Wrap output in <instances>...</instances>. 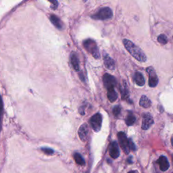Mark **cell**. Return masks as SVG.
Returning a JSON list of instances; mask_svg holds the SVG:
<instances>
[{"instance_id": "9c48e42d", "label": "cell", "mask_w": 173, "mask_h": 173, "mask_svg": "<svg viewBox=\"0 0 173 173\" xmlns=\"http://www.w3.org/2000/svg\"><path fill=\"white\" fill-rule=\"evenodd\" d=\"M109 153L110 155L113 159H116L120 155V149L119 147V144L116 141H113L110 145L109 147Z\"/></svg>"}, {"instance_id": "3957f363", "label": "cell", "mask_w": 173, "mask_h": 173, "mask_svg": "<svg viewBox=\"0 0 173 173\" xmlns=\"http://www.w3.org/2000/svg\"><path fill=\"white\" fill-rule=\"evenodd\" d=\"M113 16L112 10L108 7H105L103 8H101L96 14L93 15L91 18L95 20H101V21H104V20H108L111 18Z\"/></svg>"}, {"instance_id": "484cf974", "label": "cell", "mask_w": 173, "mask_h": 173, "mask_svg": "<svg viewBox=\"0 0 173 173\" xmlns=\"http://www.w3.org/2000/svg\"><path fill=\"white\" fill-rule=\"evenodd\" d=\"M128 173H139V172H138V171H131Z\"/></svg>"}, {"instance_id": "83f0119b", "label": "cell", "mask_w": 173, "mask_h": 173, "mask_svg": "<svg viewBox=\"0 0 173 173\" xmlns=\"http://www.w3.org/2000/svg\"><path fill=\"white\" fill-rule=\"evenodd\" d=\"M172 160H173V157H172Z\"/></svg>"}, {"instance_id": "44dd1931", "label": "cell", "mask_w": 173, "mask_h": 173, "mask_svg": "<svg viewBox=\"0 0 173 173\" xmlns=\"http://www.w3.org/2000/svg\"><path fill=\"white\" fill-rule=\"evenodd\" d=\"M158 41L160 43H161V44L165 45V44H166V43H167L168 39H167V37L165 36L164 35L162 34V35H160L158 37Z\"/></svg>"}, {"instance_id": "4fadbf2b", "label": "cell", "mask_w": 173, "mask_h": 173, "mask_svg": "<svg viewBox=\"0 0 173 173\" xmlns=\"http://www.w3.org/2000/svg\"><path fill=\"white\" fill-rule=\"evenodd\" d=\"M120 90L121 96L122 98H123V100H127L129 97V91L128 85L125 81H123V83H122V85H120Z\"/></svg>"}, {"instance_id": "ffe728a7", "label": "cell", "mask_w": 173, "mask_h": 173, "mask_svg": "<svg viewBox=\"0 0 173 173\" xmlns=\"http://www.w3.org/2000/svg\"><path fill=\"white\" fill-rule=\"evenodd\" d=\"M136 118L133 113H129L126 118V123L128 126H131L135 123Z\"/></svg>"}, {"instance_id": "5b68a950", "label": "cell", "mask_w": 173, "mask_h": 173, "mask_svg": "<svg viewBox=\"0 0 173 173\" xmlns=\"http://www.w3.org/2000/svg\"><path fill=\"white\" fill-rule=\"evenodd\" d=\"M146 72L149 75V85L151 87H155L158 84V78L154 68L152 66H149L146 68Z\"/></svg>"}, {"instance_id": "d4e9b609", "label": "cell", "mask_w": 173, "mask_h": 173, "mask_svg": "<svg viewBox=\"0 0 173 173\" xmlns=\"http://www.w3.org/2000/svg\"><path fill=\"white\" fill-rule=\"evenodd\" d=\"M51 3H52V8L56 9V7H58V2H56V1L51 2Z\"/></svg>"}, {"instance_id": "277c9868", "label": "cell", "mask_w": 173, "mask_h": 173, "mask_svg": "<svg viewBox=\"0 0 173 173\" xmlns=\"http://www.w3.org/2000/svg\"><path fill=\"white\" fill-rule=\"evenodd\" d=\"M90 124L94 131L99 132L101 128L102 116L100 113H97L90 119Z\"/></svg>"}, {"instance_id": "603a6c76", "label": "cell", "mask_w": 173, "mask_h": 173, "mask_svg": "<svg viewBox=\"0 0 173 173\" xmlns=\"http://www.w3.org/2000/svg\"><path fill=\"white\" fill-rule=\"evenodd\" d=\"M129 149L130 150H133V151H135L136 150V145H135L134 142H133V140L131 139H129Z\"/></svg>"}, {"instance_id": "ac0fdd59", "label": "cell", "mask_w": 173, "mask_h": 173, "mask_svg": "<svg viewBox=\"0 0 173 173\" xmlns=\"http://www.w3.org/2000/svg\"><path fill=\"white\" fill-rule=\"evenodd\" d=\"M108 98L110 101L111 102H115L118 97V94L116 93V91H115V88H112V89H108Z\"/></svg>"}, {"instance_id": "2e32d148", "label": "cell", "mask_w": 173, "mask_h": 173, "mask_svg": "<svg viewBox=\"0 0 173 173\" xmlns=\"http://www.w3.org/2000/svg\"><path fill=\"white\" fill-rule=\"evenodd\" d=\"M70 61H71V64L73 68L75 70V71L78 72L79 71V62H78V59L77 56L75 53H72L70 56Z\"/></svg>"}, {"instance_id": "cb8c5ba5", "label": "cell", "mask_w": 173, "mask_h": 173, "mask_svg": "<svg viewBox=\"0 0 173 173\" xmlns=\"http://www.w3.org/2000/svg\"><path fill=\"white\" fill-rule=\"evenodd\" d=\"M41 150L44 153H45L46 154H49V155L54 154V152L53 149L48 148V147H43V148H41Z\"/></svg>"}, {"instance_id": "6da1fadb", "label": "cell", "mask_w": 173, "mask_h": 173, "mask_svg": "<svg viewBox=\"0 0 173 173\" xmlns=\"http://www.w3.org/2000/svg\"><path fill=\"white\" fill-rule=\"evenodd\" d=\"M124 45L126 49L131 54V56L135 58L137 60L141 62H144L147 60V56H145V53L141 50L138 46H137L135 43L132 41L128 40V39H124L123 40Z\"/></svg>"}, {"instance_id": "52a82bcc", "label": "cell", "mask_w": 173, "mask_h": 173, "mask_svg": "<svg viewBox=\"0 0 173 173\" xmlns=\"http://www.w3.org/2000/svg\"><path fill=\"white\" fill-rule=\"evenodd\" d=\"M103 82H104V85L105 86V87L107 89V90L109 89L115 88L117 84V82H116L115 77L110 75V74H108V73L105 74L104 75Z\"/></svg>"}, {"instance_id": "30bf717a", "label": "cell", "mask_w": 173, "mask_h": 173, "mask_svg": "<svg viewBox=\"0 0 173 173\" xmlns=\"http://www.w3.org/2000/svg\"><path fill=\"white\" fill-rule=\"evenodd\" d=\"M78 136L82 141H86L88 138L89 127L86 123L82 124L78 129Z\"/></svg>"}, {"instance_id": "8992f818", "label": "cell", "mask_w": 173, "mask_h": 173, "mask_svg": "<svg viewBox=\"0 0 173 173\" xmlns=\"http://www.w3.org/2000/svg\"><path fill=\"white\" fill-rule=\"evenodd\" d=\"M118 138H119V143L123 150L126 154H129L130 149L129 146V139L126 136L125 133L123 132H119L118 133Z\"/></svg>"}, {"instance_id": "7a4b0ae2", "label": "cell", "mask_w": 173, "mask_h": 173, "mask_svg": "<svg viewBox=\"0 0 173 173\" xmlns=\"http://www.w3.org/2000/svg\"><path fill=\"white\" fill-rule=\"evenodd\" d=\"M83 46L88 52L91 54L93 58L99 59L100 58V54L99 49L97 48L96 43L91 39H86L83 42Z\"/></svg>"}, {"instance_id": "4316f807", "label": "cell", "mask_w": 173, "mask_h": 173, "mask_svg": "<svg viewBox=\"0 0 173 173\" xmlns=\"http://www.w3.org/2000/svg\"><path fill=\"white\" fill-rule=\"evenodd\" d=\"M171 143H172V146H173V136L172 137V138H171Z\"/></svg>"}, {"instance_id": "7402d4cb", "label": "cell", "mask_w": 173, "mask_h": 173, "mask_svg": "<svg viewBox=\"0 0 173 173\" xmlns=\"http://www.w3.org/2000/svg\"><path fill=\"white\" fill-rule=\"evenodd\" d=\"M113 114H114V115H115V116H119L120 115V113L121 112V108H120V105H116L113 108Z\"/></svg>"}, {"instance_id": "9a60e30c", "label": "cell", "mask_w": 173, "mask_h": 173, "mask_svg": "<svg viewBox=\"0 0 173 173\" xmlns=\"http://www.w3.org/2000/svg\"><path fill=\"white\" fill-rule=\"evenodd\" d=\"M134 81L135 83L140 86H142L145 85V78L143 74L139 72H136L134 75Z\"/></svg>"}, {"instance_id": "d6986e66", "label": "cell", "mask_w": 173, "mask_h": 173, "mask_svg": "<svg viewBox=\"0 0 173 173\" xmlns=\"http://www.w3.org/2000/svg\"><path fill=\"white\" fill-rule=\"evenodd\" d=\"M74 160H75L76 163L78 165H81V166H84V165L85 164L84 158H82V156L80 154H78V153H75V154H74Z\"/></svg>"}, {"instance_id": "e0dca14e", "label": "cell", "mask_w": 173, "mask_h": 173, "mask_svg": "<svg viewBox=\"0 0 173 173\" xmlns=\"http://www.w3.org/2000/svg\"><path fill=\"white\" fill-rule=\"evenodd\" d=\"M139 105L144 108H149L151 107L152 101L146 96H142L140 99Z\"/></svg>"}, {"instance_id": "ba28073f", "label": "cell", "mask_w": 173, "mask_h": 173, "mask_svg": "<svg viewBox=\"0 0 173 173\" xmlns=\"http://www.w3.org/2000/svg\"><path fill=\"white\" fill-rule=\"evenodd\" d=\"M153 124H154V120L152 116L149 113H144L143 115L142 126H141L142 129L146 131L152 127Z\"/></svg>"}, {"instance_id": "7c38bea8", "label": "cell", "mask_w": 173, "mask_h": 173, "mask_svg": "<svg viewBox=\"0 0 173 173\" xmlns=\"http://www.w3.org/2000/svg\"><path fill=\"white\" fill-rule=\"evenodd\" d=\"M104 62L106 68L109 70H115V62L113 59L108 56V54L104 53Z\"/></svg>"}, {"instance_id": "8fae6325", "label": "cell", "mask_w": 173, "mask_h": 173, "mask_svg": "<svg viewBox=\"0 0 173 173\" xmlns=\"http://www.w3.org/2000/svg\"><path fill=\"white\" fill-rule=\"evenodd\" d=\"M157 163L159 164L160 170L162 171H166L170 167V164H169L168 160L166 156H160L158 161H157Z\"/></svg>"}, {"instance_id": "5bb4252c", "label": "cell", "mask_w": 173, "mask_h": 173, "mask_svg": "<svg viewBox=\"0 0 173 173\" xmlns=\"http://www.w3.org/2000/svg\"><path fill=\"white\" fill-rule=\"evenodd\" d=\"M49 19L52 24L56 27L58 29H62L63 28V24L60 19L56 15H51Z\"/></svg>"}]
</instances>
